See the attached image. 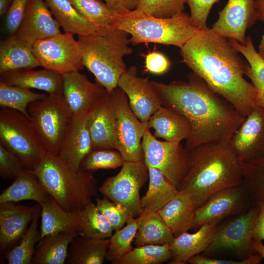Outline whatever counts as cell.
Segmentation results:
<instances>
[{
    "label": "cell",
    "mask_w": 264,
    "mask_h": 264,
    "mask_svg": "<svg viewBox=\"0 0 264 264\" xmlns=\"http://www.w3.org/2000/svg\"><path fill=\"white\" fill-rule=\"evenodd\" d=\"M0 82L26 89H38L48 94H63V74L43 69L12 70L0 74Z\"/></svg>",
    "instance_id": "603a6c76"
},
{
    "label": "cell",
    "mask_w": 264,
    "mask_h": 264,
    "mask_svg": "<svg viewBox=\"0 0 264 264\" xmlns=\"http://www.w3.org/2000/svg\"><path fill=\"white\" fill-rule=\"evenodd\" d=\"M258 19L264 23V0H255Z\"/></svg>",
    "instance_id": "11a10c76"
},
{
    "label": "cell",
    "mask_w": 264,
    "mask_h": 264,
    "mask_svg": "<svg viewBox=\"0 0 264 264\" xmlns=\"http://www.w3.org/2000/svg\"><path fill=\"white\" fill-rule=\"evenodd\" d=\"M116 123L118 150L125 161L144 160L141 142L148 128V122H141L131 109L126 93L118 87L109 93Z\"/></svg>",
    "instance_id": "8fae6325"
},
{
    "label": "cell",
    "mask_w": 264,
    "mask_h": 264,
    "mask_svg": "<svg viewBox=\"0 0 264 264\" xmlns=\"http://www.w3.org/2000/svg\"><path fill=\"white\" fill-rule=\"evenodd\" d=\"M22 161L0 143V176L4 179L15 178L25 170Z\"/></svg>",
    "instance_id": "bcb514c9"
},
{
    "label": "cell",
    "mask_w": 264,
    "mask_h": 264,
    "mask_svg": "<svg viewBox=\"0 0 264 264\" xmlns=\"http://www.w3.org/2000/svg\"><path fill=\"white\" fill-rule=\"evenodd\" d=\"M117 87L126 93L131 109L141 122H148L162 105L153 82L138 76L134 66L127 68L121 75Z\"/></svg>",
    "instance_id": "9a60e30c"
},
{
    "label": "cell",
    "mask_w": 264,
    "mask_h": 264,
    "mask_svg": "<svg viewBox=\"0 0 264 264\" xmlns=\"http://www.w3.org/2000/svg\"><path fill=\"white\" fill-rule=\"evenodd\" d=\"M189 151L190 167L177 190L190 194L195 209L218 190L243 183L242 163L229 140L204 143Z\"/></svg>",
    "instance_id": "3957f363"
},
{
    "label": "cell",
    "mask_w": 264,
    "mask_h": 264,
    "mask_svg": "<svg viewBox=\"0 0 264 264\" xmlns=\"http://www.w3.org/2000/svg\"><path fill=\"white\" fill-rule=\"evenodd\" d=\"M242 165L243 184L254 205L264 203V158L250 163H242Z\"/></svg>",
    "instance_id": "b9f144b4"
},
{
    "label": "cell",
    "mask_w": 264,
    "mask_h": 264,
    "mask_svg": "<svg viewBox=\"0 0 264 264\" xmlns=\"http://www.w3.org/2000/svg\"><path fill=\"white\" fill-rule=\"evenodd\" d=\"M13 0H0V15L5 16L8 13Z\"/></svg>",
    "instance_id": "9f6ffc18"
},
{
    "label": "cell",
    "mask_w": 264,
    "mask_h": 264,
    "mask_svg": "<svg viewBox=\"0 0 264 264\" xmlns=\"http://www.w3.org/2000/svg\"><path fill=\"white\" fill-rule=\"evenodd\" d=\"M242 163L264 158V109L255 106L229 139Z\"/></svg>",
    "instance_id": "2e32d148"
},
{
    "label": "cell",
    "mask_w": 264,
    "mask_h": 264,
    "mask_svg": "<svg viewBox=\"0 0 264 264\" xmlns=\"http://www.w3.org/2000/svg\"><path fill=\"white\" fill-rule=\"evenodd\" d=\"M129 36L110 26H100L91 34L78 36L84 66L109 93L117 87L127 69L124 58L132 52Z\"/></svg>",
    "instance_id": "277c9868"
},
{
    "label": "cell",
    "mask_w": 264,
    "mask_h": 264,
    "mask_svg": "<svg viewBox=\"0 0 264 264\" xmlns=\"http://www.w3.org/2000/svg\"><path fill=\"white\" fill-rule=\"evenodd\" d=\"M148 179V168L144 160L125 161L119 173L107 178L98 189L104 197L137 218L143 211L140 190Z\"/></svg>",
    "instance_id": "30bf717a"
},
{
    "label": "cell",
    "mask_w": 264,
    "mask_h": 264,
    "mask_svg": "<svg viewBox=\"0 0 264 264\" xmlns=\"http://www.w3.org/2000/svg\"><path fill=\"white\" fill-rule=\"evenodd\" d=\"M44 188L67 211L80 210L92 202L99 189L93 172L74 169L49 153L32 170Z\"/></svg>",
    "instance_id": "5b68a950"
},
{
    "label": "cell",
    "mask_w": 264,
    "mask_h": 264,
    "mask_svg": "<svg viewBox=\"0 0 264 264\" xmlns=\"http://www.w3.org/2000/svg\"><path fill=\"white\" fill-rule=\"evenodd\" d=\"M44 0L66 33L86 35L99 27L81 16L69 0Z\"/></svg>",
    "instance_id": "d6a6232c"
},
{
    "label": "cell",
    "mask_w": 264,
    "mask_h": 264,
    "mask_svg": "<svg viewBox=\"0 0 264 264\" xmlns=\"http://www.w3.org/2000/svg\"><path fill=\"white\" fill-rule=\"evenodd\" d=\"M195 209L190 194L178 191L158 212L176 237L192 228Z\"/></svg>",
    "instance_id": "4316f807"
},
{
    "label": "cell",
    "mask_w": 264,
    "mask_h": 264,
    "mask_svg": "<svg viewBox=\"0 0 264 264\" xmlns=\"http://www.w3.org/2000/svg\"><path fill=\"white\" fill-rule=\"evenodd\" d=\"M50 197L37 177L26 169L14 178L13 183L2 191L0 195V203H17L30 200L41 205Z\"/></svg>",
    "instance_id": "f1b7e54d"
},
{
    "label": "cell",
    "mask_w": 264,
    "mask_h": 264,
    "mask_svg": "<svg viewBox=\"0 0 264 264\" xmlns=\"http://www.w3.org/2000/svg\"><path fill=\"white\" fill-rule=\"evenodd\" d=\"M148 168L149 187L141 198V206L144 211L158 212L172 199L178 190L159 170Z\"/></svg>",
    "instance_id": "e575fe53"
},
{
    "label": "cell",
    "mask_w": 264,
    "mask_h": 264,
    "mask_svg": "<svg viewBox=\"0 0 264 264\" xmlns=\"http://www.w3.org/2000/svg\"><path fill=\"white\" fill-rule=\"evenodd\" d=\"M63 77V94L73 117L88 115L109 94L105 88L79 71L65 73Z\"/></svg>",
    "instance_id": "e0dca14e"
},
{
    "label": "cell",
    "mask_w": 264,
    "mask_h": 264,
    "mask_svg": "<svg viewBox=\"0 0 264 264\" xmlns=\"http://www.w3.org/2000/svg\"><path fill=\"white\" fill-rule=\"evenodd\" d=\"M228 40L246 59L244 74L251 80L257 91L255 106L264 109V61L255 49L251 36L246 37L244 44L236 40Z\"/></svg>",
    "instance_id": "836d02e7"
},
{
    "label": "cell",
    "mask_w": 264,
    "mask_h": 264,
    "mask_svg": "<svg viewBox=\"0 0 264 264\" xmlns=\"http://www.w3.org/2000/svg\"><path fill=\"white\" fill-rule=\"evenodd\" d=\"M220 0H186L190 10V17L199 30L206 29L207 20L213 5Z\"/></svg>",
    "instance_id": "7dc6e473"
},
{
    "label": "cell",
    "mask_w": 264,
    "mask_h": 264,
    "mask_svg": "<svg viewBox=\"0 0 264 264\" xmlns=\"http://www.w3.org/2000/svg\"><path fill=\"white\" fill-rule=\"evenodd\" d=\"M32 50L40 66L49 70L64 74L84 67L79 42L71 33L38 40Z\"/></svg>",
    "instance_id": "4fadbf2b"
},
{
    "label": "cell",
    "mask_w": 264,
    "mask_h": 264,
    "mask_svg": "<svg viewBox=\"0 0 264 264\" xmlns=\"http://www.w3.org/2000/svg\"><path fill=\"white\" fill-rule=\"evenodd\" d=\"M218 224H205L195 233L186 232L175 237L170 246L172 256L170 264H185L190 258L204 252L212 241Z\"/></svg>",
    "instance_id": "d4e9b609"
},
{
    "label": "cell",
    "mask_w": 264,
    "mask_h": 264,
    "mask_svg": "<svg viewBox=\"0 0 264 264\" xmlns=\"http://www.w3.org/2000/svg\"><path fill=\"white\" fill-rule=\"evenodd\" d=\"M253 206L252 199L243 183L221 189L195 209L192 228L219 223L226 217L246 212Z\"/></svg>",
    "instance_id": "5bb4252c"
},
{
    "label": "cell",
    "mask_w": 264,
    "mask_h": 264,
    "mask_svg": "<svg viewBox=\"0 0 264 264\" xmlns=\"http://www.w3.org/2000/svg\"><path fill=\"white\" fill-rule=\"evenodd\" d=\"M153 83L162 106L189 122L191 133L184 145L188 150L204 143L229 140L245 117L193 72L188 74L187 82Z\"/></svg>",
    "instance_id": "6da1fadb"
},
{
    "label": "cell",
    "mask_w": 264,
    "mask_h": 264,
    "mask_svg": "<svg viewBox=\"0 0 264 264\" xmlns=\"http://www.w3.org/2000/svg\"><path fill=\"white\" fill-rule=\"evenodd\" d=\"M96 206L101 213L110 222L114 231L123 227L132 218L131 214L124 208L104 197H96Z\"/></svg>",
    "instance_id": "f6af8a7d"
},
{
    "label": "cell",
    "mask_w": 264,
    "mask_h": 264,
    "mask_svg": "<svg viewBox=\"0 0 264 264\" xmlns=\"http://www.w3.org/2000/svg\"><path fill=\"white\" fill-rule=\"evenodd\" d=\"M263 258L258 253L251 255L243 260L220 259L205 257L198 254L190 258L187 263L191 264H259Z\"/></svg>",
    "instance_id": "f907efd6"
},
{
    "label": "cell",
    "mask_w": 264,
    "mask_h": 264,
    "mask_svg": "<svg viewBox=\"0 0 264 264\" xmlns=\"http://www.w3.org/2000/svg\"><path fill=\"white\" fill-rule=\"evenodd\" d=\"M114 13H120L136 8L138 0H104Z\"/></svg>",
    "instance_id": "816d5d0a"
},
{
    "label": "cell",
    "mask_w": 264,
    "mask_h": 264,
    "mask_svg": "<svg viewBox=\"0 0 264 264\" xmlns=\"http://www.w3.org/2000/svg\"><path fill=\"white\" fill-rule=\"evenodd\" d=\"M260 211L254 205L245 213L218 224L213 238L207 248L201 254L205 257L236 260L247 259L256 253L252 248L254 223Z\"/></svg>",
    "instance_id": "ba28073f"
},
{
    "label": "cell",
    "mask_w": 264,
    "mask_h": 264,
    "mask_svg": "<svg viewBox=\"0 0 264 264\" xmlns=\"http://www.w3.org/2000/svg\"><path fill=\"white\" fill-rule=\"evenodd\" d=\"M60 26L44 0H29L20 25L13 35L32 47L38 40L62 33Z\"/></svg>",
    "instance_id": "d6986e66"
},
{
    "label": "cell",
    "mask_w": 264,
    "mask_h": 264,
    "mask_svg": "<svg viewBox=\"0 0 264 264\" xmlns=\"http://www.w3.org/2000/svg\"><path fill=\"white\" fill-rule=\"evenodd\" d=\"M258 53L264 61V34L263 35L258 47Z\"/></svg>",
    "instance_id": "6f0895ef"
},
{
    "label": "cell",
    "mask_w": 264,
    "mask_h": 264,
    "mask_svg": "<svg viewBox=\"0 0 264 264\" xmlns=\"http://www.w3.org/2000/svg\"><path fill=\"white\" fill-rule=\"evenodd\" d=\"M141 145L146 165L159 170L177 189L190 167L189 151L181 143L158 140L148 128Z\"/></svg>",
    "instance_id": "7c38bea8"
},
{
    "label": "cell",
    "mask_w": 264,
    "mask_h": 264,
    "mask_svg": "<svg viewBox=\"0 0 264 264\" xmlns=\"http://www.w3.org/2000/svg\"><path fill=\"white\" fill-rule=\"evenodd\" d=\"M260 211L255 220L252 233V239L264 241V203L257 204Z\"/></svg>",
    "instance_id": "f5cc1de1"
},
{
    "label": "cell",
    "mask_w": 264,
    "mask_h": 264,
    "mask_svg": "<svg viewBox=\"0 0 264 264\" xmlns=\"http://www.w3.org/2000/svg\"><path fill=\"white\" fill-rule=\"evenodd\" d=\"M41 238L62 232H78L80 227V210L67 211L52 198L41 205Z\"/></svg>",
    "instance_id": "484cf974"
},
{
    "label": "cell",
    "mask_w": 264,
    "mask_h": 264,
    "mask_svg": "<svg viewBox=\"0 0 264 264\" xmlns=\"http://www.w3.org/2000/svg\"><path fill=\"white\" fill-rule=\"evenodd\" d=\"M258 20L255 0H228L211 29L228 39L245 43V33Z\"/></svg>",
    "instance_id": "ac0fdd59"
},
{
    "label": "cell",
    "mask_w": 264,
    "mask_h": 264,
    "mask_svg": "<svg viewBox=\"0 0 264 264\" xmlns=\"http://www.w3.org/2000/svg\"><path fill=\"white\" fill-rule=\"evenodd\" d=\"M29 0H13L7 14L5 16V28L10 35L17 31L22 19Z\"/></svg>",
    "instance_id": "c3c4849f"
},
{
    "label": "cell",
    "mask_w": 264,
    "mask_h": 264,
    "mask_svg": "<svg viewBox=\"0 0 264 264\" xmlns=\"http://www.w3.org/2000/svg\"><path fill=\"white\" fill-rule=\"evenodd\" d=\"M35 205L0 203V251L6 253L21 241L33 219Z\"/></svg>",
    "instance_id": "ffe728a7"
},
{
    "label": "cell",
    "mask_w": 264,
    "mask_h": 264,
    "mask_svg": "<svg viewBox=\"0 0 264 264\" xmlns=\"http://www.w3.org/2000/svg\"><path fill=\"white\" fill-rule=\"evenodd\" d=\"M0 143L29 170H33L47 153L30 119L9 108L0 110Z\"/></svg>",
    "instance_id": "52a82bcc"
},
{
    "label": "cell",
    "mask_w": 264,
    "mask_h": 264,
    "mask_svg": "<svg viewBox=\"0 0 264 264\" xmlns=\"http://www.w3.org/2000/svg\"><path fill=\"white\" fill-rule=\"evenodd\" d=\"M148 127L154 130L156 138L175 144L187 140L191 133L190 124L184 116L162 105L151 116Z\"/></svg>",
    "instance_id": "cb8c5ba5"
},
{
    "label": "cell",
    "mask_w": 264,
    "mask_h": 264,
    "mask_svg": "<svg viewBox=\"0 0 264 264\" xmlns=\"http://www.w3.org/2000/svg\"><path fill=\"white\" fill-rule=\"evenodd\" d=\"M114 231L107 219L93 202L80 210L79 235L95 239L110 238Z\"/></svg>",
    "instance_id": "8d00e7d4"
},
{
    "label": "cell",
    "mask_w": 264,
    "mask_h": 264,
    "mask_svg": "<svg viewBox=\"0 0 264 264\" xmlns=\"http://www.w3.org/2000/svg\"><path fill=\"white\" fill-rule=\"evenodd\" d=\"M169 244L136 246L114 264H160L172 259Z\"/></svg>",
    "instance_id": "ab89813d"
},
{
    "label": "cell",
    "mask_w": 264,
    "mask_h": 264,
    "mask_svg": "<svg viewBox=\"0 0 264 264\" xmlns=\"http://www.w3.org/2000/svg\"><path fill=\"white\" fill-rule=\"evenodd\" d=\"M179 48L182 62L192 72L243 116L250 113L257 91L244 78L245 62L228 39L207 27Z\"/></svg>",
    "instance_id": "7a4b0ae2"
},
{
    "label": "cell",
    "mask_w": 264,
    "mask_h": 264,
    "mask_svg": "<svg viewBox=\"0 0 264 264\" xmlns=\"http://www.w3.org/2000/svg\"><path fill=\"white\" fill-rule=\"evenodd\" d=\"M145 67L147 71L155 74L166 72L170 67L171 63L163 53L154 51L145 56Z\"/></svg>",
    "instance_id": "681fc988"
},
{
    "label": "cell",
    "mask_w": 264,
    "mask_h": 264,
    "mask_svg": "<svg viewBox=\"0 0 264 264\" xmlns=\"http://www.w3.org/2000/svg\"><path fill=\"white\" fill-rule=\"evenodd\" d=\"M124 162L121 154L117 150H92L84 158L80 168L93 172L98 169L122 167Z\"/></svg>",
    "instance_id": "7bdbcfd3"
},
{
    "label": "cell",
    "mask_w": 264,
    "mask_h": 264,
    "mask_svg": "<svg viewBox=\"0 0 264 264\" xmlns=\"http://www.w3.org/2000/svg\"><path fill=\"white\" fill-rule=\"evenodd\" d=\"M41 212V205L38 203L35 205L33 219L27 230L20 242L6 253L7 264H32L36 244L41 239V230L38 229Z\"/></svg>",
    "instance_id": "d590c367"
},
{
    "label": "cell",
    "mask_w": 264,
    "mask_h": 264,
    "mask_svg": "<svg viewBox=\"0 0 264 264\" xmlns=\"http://www.w3.org/2000/svg\"><path fill=\"white\" fill-rule=\"evenodd\" d=\"M109 238L95 239L77 235L71 242L66 263L102 264L106 258Z\"/></svg>",
    "instance_id": "1f68e13d"
},
{
    "label": "cell",
    "mask_w": 264,
    "mask_h": 264,
    "mask_svg": "<svg viewBox=\"0 0 264 264\" xmlns=\"http://www.w3.org/2000/svg\"><path fill=\"white\" fill-rule=\"evenodd\" d=\"M186 0H138L136 8L159 18L176 16L185 8Z\"/></svg>",
    "instance_id": "ee69618b"
},
{
    "label": "cell",
    "mask_w": 264,
    "mask_h": 264,
    "mask_svg": "<svg viewBox=\"0 0 264 264\" xmlns=\"http://www.w3.org/2000/svg\"><path fill=\"white\" fill-rule=\"evenodd\" d=\"M251 246L252 249L264 259V244L262 241L252 239Z\"/></svg>",
    "instance_id": "db71d44e"
},
{
    "label": "cell",
    "mask_w": 264,
    "mask_h": 264,
    "mask_svg": "<svg viewBox=\"0 0 264 264\" xmlns=\"http://www.w3.org/2000/svg\"><path fill=\"white\" fill-rule=\"evenodd\" d=\"M138 225V218H132L126 226L115 231L109 239V244L106 259L114 264L116 261L130 252L132 249Z\"/></svg>",
    "instance_id": "f35d334b"
},
{
    "label": "cell",
    "mask_w": 264,
    "mask_h": 264,
    "mask_svg": "<svg viewBox=\"0 0 264 264\" xmlns=\"http://www.w3.org/2000/svg\"><path fill=\"white\" fill-rule=\"evenodd\" d=\"M110 26L131 36L133 45L157 43L181 47L199 29L184 11L169 18H159L136 8L114 14Z\"/></svg>",
    "instance_id": "8992f818"
},
{
    "label": "cell",
    "mask_w": 264,
    "mask_h": 264,
    "mask_svg": "<svg viewBox=\"0 0 264 264\" xmlns=\"http://www.w3.org/2000/svg\"><path fill=\"white\" fill-rule=\"evenodd\" d=\"M138 218V228L134 239L135 246L146 244L170 246L175 237L158 212L143 210Z\"/></svg>",
    "instance_id": "f546056e"
},
{
    "label": "cell",
    "mask_w": 264,
    "mask_h": 264,
    "mask_svg": "<svg viewBox=\"0 0 264 264\" xmlns=\"http://www.w3.org/2000/svg\"><path fill=\"white\" fill-rule=\"evenodd\" d=\"M40 65L32 47L10 35L0 43V74L12 70L33 69Z\"/></svg>",
    "instance_id": "83f0119b"
},
{
    "label": "cell",
    "mask_w": 264,
    "mask_h": 264,
    "mask_svg": "<svg viewBox=\"0 0 264 264\" xmlns=\"http://www.w3.org/2000/svg\"><path fill=\"white\" fill-rule=\"evenodd\" d=\"M87 126L92 150H117L115 117L109 94L89 113Z\"/></svg>",
    "instance_id": "7402d4cb"
},
{
    "label": "cell",
    "mask_w": 264,
    "mask_h": 264,
    "mask_svg": "<svg viewBox=\"0 0 264 264\" xmlns=\"http://www.w3.org/2000/svg\"><path fill=\"white\" fill-rule=\"evenodd\" d=\"M78 232H62L45 236L36 245L32 264H64L69 245Z\"/></svg>",
    "instance_id": "4dcf8cb0"
},
{
    "label": "cell",
    "mask_w": 264,
    "mask_h": 264,
    "mask_svg": "<svg viewBox=\"0 0 264 264\" xmlns=\"http://www.w3.org/2000/svg\"><path fill=\"white\" fill-rule=\"evenodd\" d=\"M88 114L80 118L72 117L57 154L65 163L76 170L81 168L83 160L92 150L87 126Z\"/></svg>",
    "instance_id": "44dd1931"
},
{
    "label": "cell",
    "mask_w": 264,
    "mask_h": 264,
    "mask_svg": "<svg viewBox=\"0 0 264 264\" xmlns=\"http://www.w3.org/2000/svg\"><path fill=\"white\" fill-rule=\"evenodd\" d=\"M30 120L48 153L57 155L72 114L63 94H48L31 102Z\"/></svg>",
    "instance_id": "9c48e42d"
},
{
    "label": "cell",
    "mask_w": 264,
    "mask_h": 264,
    "mask_svg": "<svg viewBox=\"0 0 264 264\" xmlns=\"http://www.w3.org/2000/svg\"><path fill=\"white\" fill-rule=\"evenodd\" d=\"M79 13L98 27L110 26L115 14L101 0H69Z\"/></svg>",
    "instance_id": "60d3db41"
},
{
    "label": "cell",
    "mask_w": 264,
    "mask_h": 264,
    "mask_svg": "<svg viewBox=\"0 0 264 264\" xmlns=\"http://www.w3.org/2000/svg\"><path fill=\"white\" fill-rule=\"evenodd\" d=\"M46 94L33 92L29 89L0 82V106L16 110L30 119L27 111L29 104L44 98Z\"/></svg>",
    "instance_id": "74e56055"
}]
</instances>
